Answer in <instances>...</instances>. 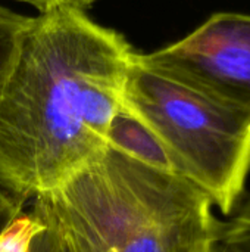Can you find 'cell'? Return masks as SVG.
<instances>
[{"label":"cell","instance_id":"6da1fadb","mask_svg":"<svg viewBox=\"0 0 250 252\" xmlns=\"http://www.w3.org/2000/svg\"><path fill=\"white\" fill-rule=\"evenodd\" d=\"M137 53L84 10L32 18L0 90V185L12 196L27 205L109 149Z\"/></svg>","mask_w":250,"mask_h":252},{"label":"cell","instance_id":"7a4b0ae2","mask_svg":"<svg viewBox=\"0 0 250 252\" xmlns=\"http://www.w3.org/2000/svg\"><path fill=\"white\" fill-rule=\"evenodd\" d=\"M27 205L60 252H212L220 227L193 182L113 148Z\"/></svg>","mask_w":250,"mask_h":252},{"label":"cell","instance_id":"3957f363","mask_svg":"<svg viewBox=\"0 0 250 252\" xmlns=\"http://www.w3.org/2000/svg\"><path fill=\"white\" fill-rule=\"evenodd\" d=\"M124 106L162 145L175 171L200 188L227 217L250 173V112L171 74L137 53Z\"/></svg>","mask_w":250,"mask_h":252},{"label":"cell","instance_id":"277c9868","mask_svg":"<svg viewBox=\"0 0 250 252\" xmlns=\"http://www.w3.org/2000/svg\"><path fill=\"white\" fill-rule=\"evenodd\" d=\"M140 59L250 112V15L212 13L181 40Z\"/></svg>","mask_w":250,"mask_h":252},{"label":"cell","instance_id":"5b68a950","mask_svg":"<svg viewBox=\"0 0 250 252\" xmlns=\"http://www.w3.org/2000/svg\"><path fill=\"white\" fill-rule=\"evenodd\" d=\"M109 148L118 149L149 165L175 171L162 145L125 106H122L111 126Z\"/></svg>","mask_w":250,"mask_h":252},{"label":"cell","instance_id":"8992f818","mask_svg":"<svg viewBox=\"0 0 250 252\" xmlns=\"http://www.w3.org/2000/svg\"><path fill=\"white\" fill-rule=\"evenodd\" d=\"M31 22L32 16H25L0 6V90L13 65L21 40Z\"/></svg>","mask_w":250,"mask_h":252},{"label":"cell","instance_id":"52a82bcc","mask_svg":"<svg viewBox=\"0 0 250 252\" xmlns=\"http://www.w3.org/2000/svg\"><path fill=\"white\" fill-rule=\"evenodd\" d=\"M215 252H250V196L224 221L220 220Z\"/></svg>","mask_w":250,"mask_h":252},{"label":"cell","instance_id":"ba28073f","mask_svg":"<svg viewBox=\"0 0 250 252\" xmlns=\"http://www.w3.org/2000/svg\"><path fill=\"white\" fill-rule=\"evenodd\" d=\"M44 229L29 210H24L0 230V252H29L34 238Z\"/></svg>","mask_w":250,"mask_h":252},{"label":"cell","instance_id":"9c48e42d","mask_svg":"<svg viewBox=\"0 0 250 252\" xmlns=\"http://www.w3.org/2000/svg\"><path fill=\"white\" fill-rule=\"evenodd\" d=\"M28 3L35 7L40 13H49L57 9H78L87 12L97 0H16Z\"/></svg>","mask_w":250,"mask_h":252},{"label":"cell","instance_id":"30bf717a","mask_svg":"<svg viewBox=\"0 0 250 252\" xmlns=\"http://www.w3.org/2000/svg\"><path fill=\"white\" fill-rule=\"evenodd\" d=\"M27 205L19 202L0 185V230L9 224L18 214H21Z\"/></svg>","mask_w":250,"mask_h":252},{"label":"cell","instance_id":"8fae6325","mask_svg":"<svg viewBox=\"0 0 250 252\" xmlns=\"http://www.w3.org/2000/svg\"><path fill=\"white\" fill-rule=\"evenodd\" d=\"M29 252H60V250H59L53 235L47 229H44L38 236L34 238Z\"/></svg>","mask_w":250,"mask_h":252},{"label":"cell","instance_id":"7c38bea8","mask_svg":"<svg viewBox=\"0 0 250 252\" xmlns=\"http://www.w3.org/2000/svg\"><path fill=\"white\" fill-rule=\"evenodd\" d=\"M212 252H215V251H212Z\"/></svg>","mask_w":250,"mask_h":252}]
</instances>
